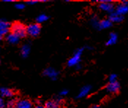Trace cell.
<instances>
[{
  "mask_svg": "<svg viewBox=\"0 0 128 108\" xmlns=\"http://www.w3.org/2000/svg\"><path fill=\"white\" fill-rule=\"evenodd\" d=\"M48 18H49V17L47 15H46V14H41V15H40L37 18L36 20H37L38 23H43V22L48 20Z\"/></svg>",
  "mask_w": 128,
  "mask_h": 108,
  "instance_id": "19",
  "label": "cell"
},
{
  "mask_svg": "<svg viewBox=\"0 0 128 108\" xmlns=\"http://www.w3.org/2000/svg\"><path fill=\"white\" fill-rule=\"evenodd\" d=\"M81 69V66H80V64H78V65H76V70H79V69Z\"/></svg>",
  "mask_w": 128,
  "mask_h": 108,
  "instance_id": "27",
  "label": "cell"
},
{
  "mask_svg": "<svg viewBox=\"0 0 128 108\" xmlns=\"http://www.w3.org/2000/svg\"><path fill=\"white\" fill-rule=\"evenodd\" d=\"M4 107H5L4 102L3 100V99H0V108H4Z\"/></svg>",
  "mask_w": 128,
  "mask_h": 108,
  "instance_id": "25",
  "label": "cell"
},
{
  "mask_svg": "<svg viewBox=\"0 0 128 108\" xmlns=\"http://www.w3.org/2000/svg\"><path fill=\"white\" fill-rule=\"evenodd\" d=\"M91 89H92V87L90 86H84L82 89H80L77 98H83V97H86V95H88L89 93L90 92V91H91Z\"/></svg>",
  "mask_w": 128,
  "mask_h": 108,
  "instance_id": "13",
  "label": "cell"
},
{
  "mask_svg": "<svg viewBox=\"0 0 128 108\" xmlns=\"http://www.w3.org/2000/svg\"><path fill=\"white\" fill-rule=\"evenodd\" d=\"M0 92H1V96L2 97H8V98H12L14 96V92L13 91H12L11 89H8V88H4L2 87L0 89Z\"/></svg>",
  "mask_w": 128,
  "mask_h": 108,
  "instance_id": "10",
  "label": "cell"
},
{
  "mask_svg": "<svg viewBox=\"0 0 128 108\" xmlns=\"http://www.w3.org/2000/svg\"><path fill=\"white\" fill-rule=\"evenodd\" d=\"M15 108H33L32 103L29 99H23L19 101H17L16 106Z\"/></svg>",
  "mask_w": 128,
  "mask_h": 108,
  "instance_id": "6",
  "label": "cell"
},
{
  "mask_svg": "<svg viewBox=\"0 0 128 108\" xmlns=\"http://www.w3.org/2000/svg\"><path fill=\"white\" fill-rule=\"evenodd\" d=\"M3 1L4 2H13V0H3Z\"/></svg>",
  "mask_w": 128,
  "mask_h": 108,
  "instance_id": "28",
  "label": "cell"
},
{
  "mask_svg": "<svg viewBox=\"0 0 128 108\" xmlns=\"http://www.w3.org/2000/svg\"><path fill=\"white\" fill-rule=\"evenodd\" d=\"M30 45L28 44H26V45H24L22 47H21V49H20V53H21V56L22 57L24 58H26L30 53Z\"/></svg>",
  "mask_w": 128,
  "mask_h": 108,
  "instance_id": "15",
  "label": "cell"
},
{
  "mask_svg": "<svg viewBox=\"0 0 128 108\" xmlns=\"http://www.w3.org/2000/svg\"><path fill=\"white\" fill-rule=\"evenodd\" d=\"M26 30H27V34L33 37H38L41 31V27L40 26L39 23H31L26 26Z\"/></svg>",
  "mask_w": 128,
  "mask_h": 108,
  "instance_id": "2",
  "label": "cell"
},
{
  "mask_svg": "<svg viewBox=\"0 0 128 108\" xmlns=\"http://www.w3.org/2000/svg\"><path fill=\"white\" fill-rule=\"evenodd\" d=\"M82 52H83V48H80L78 49L73 54V56L68 60V65L69 67H76V65H78L79 64V61H80V56L82 54Z\"/></svg>",
  "mask_w": 128,
  "mask_h": 108,
  "instance_id": "3",
  "label": "cell"
},
{
  "mask_svg": "<svg viewBox=\"0 0 128 108\" xmlns=\"http://www.w3.org/2000/svg\"><path fill=\"white\" fill-rule=\"evenodd\" d=\"M116 12L118 13V15H123L126 13L128 12V5H125L124 4H119L118 6L116 7Z\"/></svg>",
  "mask_w": 128,
  "mask_h": 108,
  "instance_id": "12",
  "label": "cell"
},
{
  "mask_svg": "<svg viewBox=\"0 0 128 108\" xmlns=\"http://www.w3.org/2000/svg\"><path fill=\"white\" fill-rule=\"evenodd\" d=\"M120 89V85L118 82H114V83H109L106 86V90L108 92L112 93V94H116L117 93Z\"/></svg>",
  "mask_w": 128,
  "mask_h": 108,
  "instance_id": "7",
  "label": "cell"
},
{
  "mask_svg": "<svg viewBox=\"0 0 128 108\" xmlns=\"http://www.w3.org/2000/svg\"><path fill=\"white\" fill-rule=\"evenodd\" d=\"M34 108H46L45 106H43V105H36L35 107Z\"/></svg>",
  "mask_w": 128,
  "mask_h": 108,
  "instance_id": "26",
  "label": "cell"
},
{
  "mask_svg": "<svg viewBox=\"0 0 128 108\" xmlns=\"http://www.w3.org/2000/svg\"><path fill=\"white\" fill-rule=\"evenodd\" d=\"M112 26V22L109 19L102 20L100 23V29H108Z\"/></svg>",
  "mask_w": 128,
  "mask_h": 108,
  "instance_id": "16",
  "label": "cell"
},
{
  "mask_svg": "<svg viewBox=\"0 0 128 108\" xmlns=\"http://www.w3.org/2000/svg\"><path fill=\"white\" fill-rule=\"evenodd\" d=\"M91 108H100L99 107L98 105H94V106H92Z\"/></svg>",
  "mask_w": 128,
  "mask_h": 108,
  "instance_id": "29",
  "label": "cell"
},
{
  "mask_svg": "<svg viewBox=\"0 0 128 108\" xmlns=\"http://www.w3.org/2000/svg\"><path fill=\"white\" fill-rule=\"evenodd\" d=\"M59 106H60V102H59L55 99L48 101L45 105L46 108H59Z\"/></svg>",
  "mask_w": 128,
  "mask_h": 108,
  "instance_id": "14",
  "label": "cell"
},
{
  "mask_svg": "<svg viewBox=\"0 0 128 108\" xmlns=\"http://www.w3.org/2000/svg\"><path fill=\"white\" fill-rule=\"evenodd\" d=\"M11 30H12V33L17 34L20 38L26 37V35L27 34L26 27L23 23H21L20 22L14 23L11 27Z\"/></svg>",
  "mask_w": 128,
  "mask_h": 108,
  "instance_id": "1",
  "label": "cell"
},
{
  "mask_svg": "<svg viewBox=\"0 0 128 108\" xmlns=\"http://www.w3.org/2000/svg\"><path fill=\"white\" fill-rule=\"evenodd\" d=\"M16 8L18 9V10H23L25 8V4L24 3H18L16 4Z\"/></svg>",
  "mask_w": 128,
  "mask_h": 108,
  "instance_id": "22",
  "label": "cell"
},
{
  "mask_svg": "<svg viewBox=\"0 0 128 108\" xmlns=\"http://www.w3.org/2000/svg\"><path fill=\"white\" fill-rule=\"evenodd\" d=\"M16 103H17V101L15 99H11L8 102L6 106L8 108H15L16 106Z\"/></svg>",
  "mask_w": 128,
  "mask_h": 108,
  "instance_id": "20",
  "label": "cell"
},
{
  "mask_svg": "<svg viewBox=\"0 0 128 108\" xmlns=\"http://www.w3.org/2000/svg\"><path fill=\"white\" fill-rule=\"evenodd\" d=\"M86 48H88V49L89 50L92 49V48H91V47H89V46H86Z\"/></svg>",
  "mask_w": 128,
  "mask_h": 108,
  "instance_id": "30",
  "label": "cell"
},
{
  "mask_svg": "<svg viewBox=\"0 0 128 108\" xmlns=\"http://www.w3.org/2000/svg\"><path fill=\"white\" fill-rule=\"evenodd\" d=\"M117 41V34L116 33H110V37H109L108 40L106 42V45H114L116 42Z\"/></svg>",
  "mask_w": 128,
  "mask_h": 108,
  "instance_id": "17",
  "label": "cell"
},
{
  "mask_svg": "<svg viewBox=\"0 0 128 108\" xmlns=\"http://www.w3.org/2000/svg\"><path fill=\"white\" fill-rule=\"evenodd\" d=\"M123 19H124L123 15H118L116 12H113L109 16V20L112 23H119V22H122Z\"/></svg>",
  "mask_w": 128,
  "mask_h": 108,
  "instance_id": "11",
  "label": "cell"
},
{
  "mask_svg": "<svg viewBox=\"0 0 128 108\" xmlns=\"http://www.w3.org/2000/svg\"><path fill=\"white\" fill-rule=\"evenodd\" d=\"M68 94V90H62V91L60 92L59 95H60L61 97H63V96H66Z\"/></svg>",
  "mask_w": 128,
  "mask_h": 108,
  "instance_id": "24",
  "label": "cell"
},
{
  "mask_svg": "<svg viewBox=\"0 0 128 108\" xmlns=\"http://www.w3.org/2000/svg\"><path fill=\"white\" fill-rule=\"evenodd\" d=\"M100 9L102 11H106L107 12H110V14L113 13L114 10V6L112 2H107V3H100Z\"/></svg>",
  "mask_w": 128,
  "mask_h": 108,
  "instance_id": "8",
  "label": "cell"
},
{
  "mask_svg": "<svg viewBox=\"0 0 128 108\" xmlns=\"http://www.w3.org/2000/svg\"><path fill=\"white\" fill-rule=\"evenodd\" d=\"M38 1H38V0H29V1H26V3L28 4H34L38 3Z\"/></svg>",
  "mask_w": 128,
  "mask_h": 108,
  "instance_id": "23",
  "label": "cell"
},
{
  "mask_svg": "<svg viewBox=\"0 0 128 108\" xmlns=\"http://www.w3.org/2000/svg\"><path fill=\"white\" fill-rule=\"evenodd\" d=\"M116 78H117V75L115 74H111L109 76V83H114V82H116Z\"/></svg>",
  "mask_w": 128,
  "mask_h": 108,
  "instance_id": "21",
  "label": "cell"
},
{
  "mask_svg": "<svg viewBox=\"0 0 128 108\" xmlns=\"http://www.w3.org/2000/svg\"><path fill=\"white\" fill-rule=\"evenodd\" d=\"M43 75L52 80H56L57 78V76L59 75V72L52 67H48L43 71Z\"/></svg>",
  "mask_w": 128,
  "mask_h": 108,
  "instance_id": "5",
  "label": "cell"
},
{
  "mask_svg": "<svg viewBox=\"0 0 128 108\" xmlns=\"http://www.w3.org/2000/svg\"><path fill=\"white\" fill-rule=\"evenodd\" d=\"M100 21H99L98 18L96 16H94L91 19V23L92 25V26L97 29H100Z\"/></svg>",
  "mask_w": 128,
  "mask_h": 108,
  "instance_id": "18",
  "label": "cell"
},
{
  "mask_svg": "<svg viewBox=\"0 0 128 108\" xmlns=\"http://www.w3.org/2000/svg\"><path fill=\"white\" fill-rule=\"evenodd\" d=\"M10 23H8L6 20H2L0 22V36L1 38H2L4 36L8 35V34H10Z\"/></svg>",
  "mask_w": 128,
  "mask_h": 108,
  "instance_id": "4",
  "label": "cell"
},
{
  "mask_svg": "<svg viewBox=\"0 0 128 108\" xmlns=\"http://www.w3.org/2000/svg\"><path fill=\"white\" fill-rule=\"evenodd\" d=\"M20 37H18L17 34L12 33V32H10V34H8L7 36H6V39L7 41L10 43V44H12V45H15V44H17L20 40Z\"/></svg>",
  "mask_w": 128,
  "mask_h": 108,
  "instance_id": "9",
  "label": "cell"
}]
</instances>
